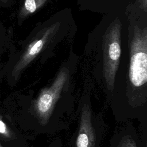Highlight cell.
<instances>
[{"mask_svg":"<svg viewBox=\"0 0 147 147\" xmlns=\"http://www.w3.org/2000/svg\"><path fill=\"white\" fill-rule=\"evenodd\" d=\"M0 134L4 135L6 137H10V133L6 125L2 120H0Z\"/></svg>","mask_w":147,"mask_h":147,"instance_id":"8","label":"cell"},{"mask_svg":"<svg viewBox=\"0 0 147 147\" xmlns=\"http://www.w3.org/2000/svg\"><path fill=\"white\" fill-rule=\"evenodd\" d=\"M129 77L132 89L140 88L147 82V37L146 30H136L131 46Z\"/></svg>","mask_w":147,"mask_h":147,"instance_id":"3","label":"cell"},{"mask_svg":"<svg viewBox=\"0 0 147 147\" xmlns=\"http://www.w3.org/2000/svg\"><path fill=\"white\" fill-rule=\"evenodd\" d=\"M11 2L12 0H0V9L9 7Z\"/></svg>","mask_w":147,"mask_h":147,"instance_id":"10","label":"cell"},{"mask_svg":"<svg viewBox=\"0 0 147 147\" xmlns=\"http://www.w3.org/2000/svg\"><path fill=\"white\" fill-rule=\"evenodd\" d=\"M48 147H64V145L61 138L56 137L49 142Z\"/></svg>","mask_w":147,"mask_h":147,"instance_id":"9","label":"cell"},{"mask_svg":"<svg viewBox=\"0 0 147 147\" xmlns=\"http://www.w3.org/2000/svg\"><path fill=\"white\" fill-rule=\"evenodd\" d=\"M0 147H3V146L1 145V144H0Z\"/></svg>","mask_w":147,"mask_h":147,"instance_id":"11","label":"cell"},{"mask_svg":"<svg viewBox=\"0 0 147 147\" xmlns=\"http://www.w3.org/2000/svg\"><path fill=\"white\" fill-rule=\"evenodd\" d=\"M121 25L115 24L110 28L104 41L105 78L108 90L111 92L115 84V73L121 56Z\"/></svg>","mask_w":147,"mask_h":147,"instance_id":"4","label":"cell"},{"mask_svg":"<svg viewBox=\"0 0 147 147\" xmlns=\"http://www.w3.org/2000/svg\"><path fill=\"white\" fill-rule=\"evenodd\" d=\"M66 81L67 74L62 71L50 86L32 100L29 112L35 133L53 135L69 129L76 108L74 102L63 97Z\"/></svg>","mask_w":147,"mask_h":147,"instance_id":"1","label":"cell"},{"mask_svg":"<svg viewBox=\"0 0 147 147\" xmlns=\"http://www.w3.org/2000/svg\"><path fill=\"white\" fill-rule=\"evenodd\" d=\"M72 121L76 125L68 147H101L107 134V125L103 114L94 111L87 97L80 100Z\"/></svg>","mask_w":147,"mask_h":147,"instance_id":"2","label":"cell"},{"mask_svg":"<svg viewBox=\"0 0 147 147\" xmlns=\"http://www.w3.org/2000/svg\"><path fill=\"white\" fill-rule=\"evenodd\" d=\"M11 50L10 34L0 18V72L5 63V53Z\"/></svg>","mask_w":147,"mask_h":147,"instance_id":"6","label":"cell"},{"mask_svg":"<svg viewBox=\"0 0 147 147\" xmlns=\"http://www.w3.org/2000/svg\"><path fill=\"white\" fill-rule=\"evenodd\" d=\"M47 0H25L24 5L19 12L18 17L22 19L27 15L34 13Z\"/></svg>","mask_w":147,"mask_h":147,"instance_id":"7","label":"cell"},{"mask_svg":"<svg viewBox=\"0 0 147 147\" xmlns=\"http://www.w3.org/2000/svg\"><path fill=\"white\" fill-rule=\"evenodd\" d=\"M119 123L109 147H147V129L138 130L132 121Z\"/></svg>","mask_w":147,"mask_h":147,"instance_id":"5","label":"cell"}]
</instances>
